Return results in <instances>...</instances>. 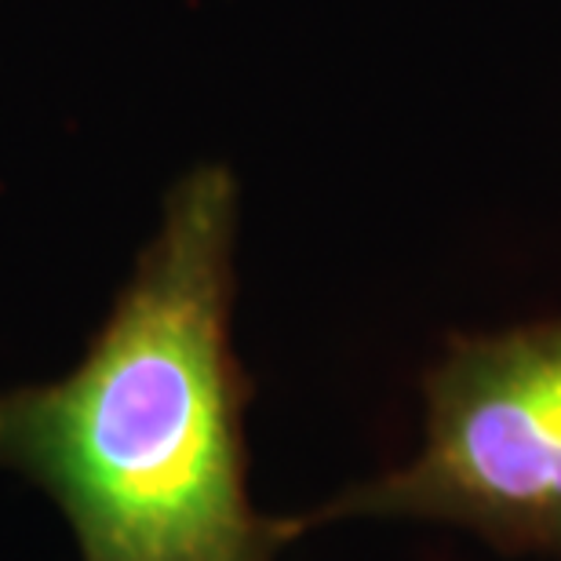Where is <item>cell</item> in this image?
Here are the masks:
<instances>
[{"instance_id":"6da1fadb","label":"cell","mask_w":561,"mask_h":561,"mask_svg":"<svg viewBox=\"0 0 561 561\" xmlns=\"http://www.w3.org/2000/svg\"><path fill=\"white\" fill-rule=\"evenodd\" d=\"M238 186L197 168L70 376L0 390V467L59 503L84 561H274L249 500L230 346Z\"/></svg>"},{"instance_id":"7a4b0ae2","label":"cell","mask_w":561,"mask_h":561,"mask_svg":"<svg viewBox=\"0 0 561 561\" xmlns=\"http://www.w3.org/2000/svg\"><path fill=\"white\" fill-rule=\"evenodd\" d=\"M351 514L463 525L507 551L561 554V321L456 343L426 379V445L285 536Z\"/></svg>"}]
</instances>
